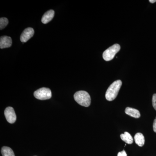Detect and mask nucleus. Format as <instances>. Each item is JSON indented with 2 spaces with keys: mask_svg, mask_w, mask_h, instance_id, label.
I'll return each instance as SVG.
<instances>
[{
  "mask_svg": "<svg viewBox=\"0 0 156 156\" xmlns=\"http://www.w3.org/2000/svg\"><path fill=\"white\" fill-rule=\"evenodd\" d=\"M125 112L128 115L136 119H138L140 116V113L139 111L136 109L132 108H126Z\"/></svg>",
  "mask_w": 156,
  "mask_h": 156,
  "instance_id": "1a4fd4ad",
  "label": "nucleus"
},
{
  "mask_svg": "<svg viewBox=\"0 0 156 156\" xmlns=\"http://www.w3.org/2000/svg\"><path fill=\"white\" fill-rule=\"evenodd\" d=\"M153 130L154 132L156 133V119L154 120L153 123Z\"/></svg>",
  "mask_w": 156,
  "mask_h": 156,
  "instance_id": "dca6fc26",
  "label": "nucleus"
},
{
  "mask_svg": "<svg viewBox=\"0 0 156 156\" xmlns=\"http://www.w3.org/2000/svg\"><path fill=\"white\" fill-rule=\"evenodd\" d=\"M122 85V82L121 80H118L113 82L108 87L105 93V98L107 100L112 101L115 99Z\"/></svg>",
  "mask_w": 156,
  "mask_h": 156,
  "instance_id": "f257e3e1",
  "label": "nucleus"
},
{
  "mask_svg": "<svg viewBox=\"0 0 156 156\" xmlns=\"http://www.w3.org/2000/svg\"><path fill=\"white\" fill-rule=\"evenodd\" d=\"M34 34V30L33 28L31 27H28L25 29L20 35V41L22 43L27 42L32 37H33Z\"/></svg>",
  "mask_w": 156,
  "mask_h": 156,
  "instance_id": "423d86ee",
  "label": "nucleus"
},
{
  "mask_svg": "<svg viewBox=\"0 0 156 156\" xmlns=\"http://www.w3.org/2000/svg\"><path fill=\"white\" fill-rule=\"evenodd\" d=\"M5 115L7 121L10 124L15 122L17 119L14 109L11 107H8L5 111Z\"/></svg>",
  "mask_w": 156,
  "mask_h": 156,
  "instance_id": "39448f33",
  "label": "nucleus"
},
{
  "mask_svg": "<svg viewBox=\"0 0 156 156\" xmlns=\"http://www.w3.org/2000/svg\"><path fill=\"white\" fill-rule=\"evenodd\" d=\"M149 2L151 3H154L156 2V0H150Z\"/></svg>",
  "mask_w": 156,
  "mask_h": 156,
  "instance_id": "f3484780",
  "label": "nucleus"
},
{
  "mask_svg": "<svg viewBox=\"0 0 156 156\" xmlns=\"http://www.w3.org/2000/svg\"><path fill=\"white\" fill-rule=\"evenodd\" d=\"M9 20L6 17H1L0 19V29H3L8 25Z\"/></svg>",
  "mask_w": 156,
  "mask_h": 156,
  "instance_id": "ddd939ff",
  "label": "nucleus"
},
{
  "mask_svg": "<svg viewBox=\"0 0 156 156\" xmlns=\"http://www.w3.org/2000/svg\"><path fill=\"white\" fill-rule=\"evenodd\" d=\"M1 152L3 156H15L13 150L8 147H3L2 148Z\"/></svg>",
  "mask_w": 156,
  "mask_h": 156,
  "instance_id": "f8f14e48",
  "label": "nucleus"
},
{
  "mask_svg": "<svg viewBox=\"0 0 156 156\" xmlns=\"http://www.w3.org/2000/svg\"><path fill=\"white\" fill-rule=\"evenodd\" d=\"M120 137L122 140L125 141L126 143L128 144H131L133 143V141H134L133 137L131 136V134L128 132H125L124 134H121Z\"/></svg>",
  "mask_w": 156,
  "mask_h": 156,
  "instance_id": "9b49d317",
  "label": "nucleus"
},
{
  "mask_svg": "<svg viewBox=\"0 0 156 156\" xmlns=\"http://www.w3.org/2000/svg\"><path fill=\"white\" fill-rule=\"evenodd\" d=\"M12 44V41L11 37L4 36L0 38V48L1 49L9 48L11 47Z\"/></svg>",
  "mask_w": 156,
  "mask_h": 156,
  "instance_id": "0eeeda50",
  "label": "nucleus"
},
{
  "mask_svg": "<svg viewBox=\"0 0 156 156\" xmlns=\"http://www.w3.org/2000/svg\"><path fill=\"white\" fill-rule=\"evenodd\" d=\"M55 12L53 10H49L46 12L42 17L41 21L44 24H47L50 22L54 17Z\"/></svg>",
  "mask_w": 156,
  "mask_h": 156,
  "instance_id": "6e6552de",
  "label": "nucleus"
},
{
  "mask_svg": "<svg viewBox=\"0 0 156 156\" xmlns=\"http://www.w3.org/2000/svg\"><path fill=\"white\" fill-rule=\"evenodd\" d=\"M135 143L140 147L143 146L145 143V139L143 134L140 133H137L134 136Z\"/></svg>",
  "mask_w": 156,
  "mask_h": 156,
  "instance_id": "9d476101",
  "label": "nucleus"
},
{
  "mask_svg": "<svg viewBox=\"0 0 156 156\" xmlns=\"http://www.w3.org/2000/svg\"><path fill=\"white\" fill-rule=\"evenodd\" d=\"M152 105L156 111V94H154L152 97Z\"/></svg>",
  "mask_w": 156,
  "mask_h": 156,
  "instance_id": "4468645a",
  "label": "nucleus"
},
{
  "mask_svg": "<svg viewBox=\"0 0 156 156\" xmlns=\"http://www.w3.org/2000/svg\"><path fill=\"white\" fill-rule=\"evenodd\" d=\"M34 96L39 100H47L52 97V92L49 88L43 87L35 91Z\"/></svg>",
  "mask_w": 156,
  "mask_h": 156,
  "instance_id": "20e7f679",
  "label": "nucleus"
},
{
  "mask_svg": "<svg viewBox=\"0 0 156 156\" xmlns=\"http://www.w3.org/2000/svg\"><path fill=\"white\" fill-rule=\"evenodd\" d=\"M121 47L118 44H115L108 49H107L103 53V58L105 61H111L114 58L115 55L119 51Z\"/></svg>",
  "mask_w": 156,
  "mask_h": 156,
  "instance_id": "7ed1b4c3",
  "label": "nucleus"
},
{
  "mask_svg": "<svg viewBox=\"0 0 156 156\" xmlns=\"http://www.w3.org/2000/svg\"><path fill=\"white\" fill-rule=\"evenodd\" d=\"M117 156H127V154L125 151L123 150L122 151L119 152Z\"/></svg>",
  "mask_w": 156,
  "mask_h": 156,
  "instance_id": "2eb2a0df",
  "label": "nucleus"
},
{
  "mask_svg": "<svg viewBox=\"0 0 156 156\" xmlns=\"http://www.w3.org/2000/svg\"><path fill=\"white\" fill-rule=\"evenodd\" d=\"M75 100L80 105L88 107L91 104V99L90 95L85 91L76 92L74 95Z\"/></svg>",
  "mask_w": 156,
  "mask_h": 156,
  "instance_id": "f03ea898",
  "label": "nucleus"
}]
</instances>
